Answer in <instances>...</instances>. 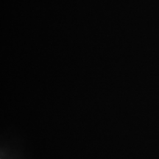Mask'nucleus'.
Returning a JSON list of instances; mask_svg holds the SVG:
<instances>
[]
</instances>
